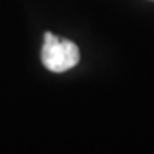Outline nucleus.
Masks as SVG:
<instances>
[{"instance_id": "obj_1", "label": "nucleus", "mask_w": 154, "mask_h": 154, "mask_svg": "<svg viewBox=\"0 0 154 154\" xmlns=\"http://www.w3.org/2000/svg\"><path fill=\"white\" fill-rule=\"evenodd\" d=\"M43 65L52 72H65L74 68L80 60V52L75 43L61 39L54 33H44V44L41 51Z\"/></svg>"}]
</instances>
